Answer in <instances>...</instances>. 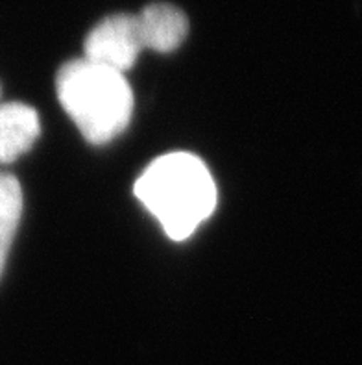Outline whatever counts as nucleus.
<instances>
[{"label":"nucleus","instance_id":"nucleus-5","mask_svg":"<svg viewBox=\"0 0 362 365\" xmlns=\"http://www.w3.org/2000/svg\"><path fill=\"white\" fill-rule=\"evenodd\" d=\"M41 134L39 115L23 102L0 106V165L15 162L33 147Z\"/></svg>","mask_w":362,"mask_h":365},{"label":"nucleus","instance_id":"nucleus-1","mask_svg":"<svg viewBox=\"0 0 362 365\" xmlns=\"http://www.w3.org/2000/svg\"><path fill=\"white\" fill-rule=\"evenodd\" d=\"M133 191L174 241L193 236L216 208L211 171L191 153H169L156 158L139 176Z\"/></svg>","mask_w":362,"mask_h":365},{"label":"nucleus","instance_id":"nucleus-2","mask_svg":"<svg viewBox=\"0 0 362 365\" xmlns=\"http://www.w3.org/2000/svg\"><path fill=\"white\" fill-rule=\"evenodd\" d=\"M55 93L89 143H110L129 125L133 93L124 73L87 58L67 61L55 76Z\"/></svg>","mask_w":362,"mask_h":365},{"label":"nucleus","instance_id":"nucleus-4","mask_svg":"<svg viewBox=\"0 0 362 365\" xmlns=\"http://www.w3.org/2000/svg\"><path fill=\"white\" fill-rule=\"evenodd\" d=\"M139 34L144 48L170 52L185 41L188 17L183 9L169 2H151L137 14Z\"/></svg>","mask_w":362,"mask_h":365},{"label":"nucleus","instance_id":"nucleus-6","mask_svg":"<svg viewBox=\"0 0 362 365\" xmlns=\"http://www.w3.org/2000/svg\"><path fill=\"white\" fill-rule=\"evenodd\" d=\"M23 213V190L14 175L0 173V274Z\"/></svg>","mask_w":362,"mask_h":365},{"label":"nucleus","instance_id":"nucleus-3","mask_svg":"<svg viewBox=\"0 0 362 365\" xmlns=\"http://www.w3.org/2000/svg\"><path fill=\"white\" fill-rule=\"evenodd\" d=\"M142 48L137 15L111 14L89 30L83 41V58L124 73L137 61Z\"/></svg>","mask_w":362,"mask_h":365}]
</instances>
